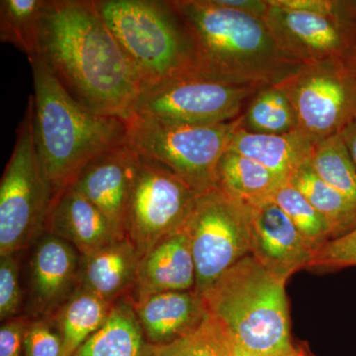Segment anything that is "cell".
<instances>
[{"label": "cell", "instance_id": "1", "mask_svg": "<svg viewBox=\"0 0 356 356\" xmlns=\"http://www.w3.org/2000/svg\"><path fill=\"white\" fill-rule=\"evenodd\" d=\"M38 60L86 108L128 118L140 83L95 0L46 2Z\"/></svg>", "mask_w": 356, "mask_h": 356}, {"label": "cell", "instance_id": "2", "mask_svg": "<svg viewBox=\"0 0 356 356\" xmlns=\"http://www.w3.org/2000/svg\"><path fill=\"white\" fill-rule=\"evenodd\" d=\"M191 40L196 76L241 86H277L301 63L287 57L264 19L215 0H172Z\"/></svg>", "mask_w": 356, "mask_h": 356}, {"label": "cell", "instance_id": "3", "mask_svg": "<svg viewBox=\"0 0 356 356\" xmlns=\"http://www.w3.org/2000/svg\"><path fill=\"white\" fill-rule=\"evenodd\" d=\"M31 65L35 144L56 197L91 161L125 143L126 124L77 102L41 60Z\"/></svg>", "mask_w": 356, "mask_h": 356}, {"label": "cell", "instance_id": "4", "mask_svg": "<svg viewBox=\"0 0 356 356\" xmlns=\"http://www.w3.org/2000/svg\"><path fill=\"white\" fill-rule=\"evenodd\" d=\"M285 285L248 254L202 298L209 315L243 350L266 356H307L292 343Z\"/></svg>", "mask_w": 356, "mask_h": 356}, {"label": "cell", "instance_id": "5", "mask_svg": "<svg viewBox=\"0 0 356 356\" xmlns=\"http://www.w3.org/2000/svg\"><path fill=\"white\" fill-rule=\"evenodd\" d=\"M138 77L140 89L195 74L191 40L170 1L95 0Z\"/></svg>", "mask_w": 356, "mask_h": 356}, {"label": "cell", "instance_id": "6", "mask_svg": "<svg viewBox=\"0 0 356 356\" xmlns=\"http://www.w3.org/2000/svg\"><path fill=\"white\" fill-rule=\"evenodd\" d=\"M125 124V143L131 149L165 165L200 194L217 188L218 165L240 121L180 125L132 115Z\"/></svg>", "mask_w": 356, "mask_h": 356}, {"label": "cell", "instance_id": "7", "mask_svg": "<svg viewBox=\"0 0 356 356\" xmlns=\"http://www.w3.org/2000/svg\"><path fill=\"white\" fill-rule=\"evenodd\" d=\"M54 198L35 144L30 96L0 184V257L16 254L36 242Z\"/></svg>", "mask_w": 356, "mask_h": 356}, {"label": "cell", "instance_id": "8", "mask_svg": "<svg viewBox=\"0 0 356 356\" xmlns=\"http://www.w3.org/2000/svg\"><path fill=\"white\" fill-rule=\"evenodd\" d=\"M259 88L196 74L172 77L142 89L129 117L180 125L229 123L240 118Z\"/></svg>", "mask_w": 356, "mask_h": 356}, {"label": "cell", "instance_id": "9", "mask_svg": "<svg viewBox=\"0 0 356 356\" xmlns=\"http://www.w3.org/2000/svg\"><path fill=\"white\" fill-rule=\"evenodd\" d=\"M184 229L195 262L194 291L199 296L250 254L247 205L218 188L197 194Z\"/></svg>", "mask_w": 356, "mask_h": 356}, {"label": "cell", "instance_id": "10", "mask_svg": "<svg viewBox=\"0 0 356 356\" xmlns=\"http://www.w3.org/2000/svg\"><path fill=\"white\" fill-rule=\"evenodd\" d=\"M277 86L295 110L299 130L312 139L339 135L356 119V76L343 58L302 64Z\"/></svg>", "mask_w": 356, "mask_h": 356}, {"label": "cell", "instance_id": "11", "mask_svg": "<svg viewBox=\"0 0 356 356\" xmlns=\"http://www.w3.org/2000/svg\"><path fill=\"white\" fill-rule=\"evenodd\" d=\"M196 197L197 193L165 165L138 154L126 235L140 259L159 241L184 228Z\"/></svg>", "mask_w": 356, "mask_h": 356}, {"label": "cell", "instance_id": "12", "mask_svg": "<svg viewBox=\"0 0 356 356\" xmlns=\"http://www.w3.org/2000/svg\"><path fill=\"white\" fill-rule=\"evenodd\" d=\"M264 21L281 51L301 64L346 58L356 49V21L290 8L268 0Z\"/></svg>", "mask_w": 356, "mask_h": 356}, {"label": "cell", "instance_id": "13", "mask_svg": "<svg viewBox=\"0 0 356 356\" xmlns=\"http://www.w3.org/2000/svg\"><path fill=\"white\" fill-rule=\"evenodd\" d=\"M250 254L276 277L287 280L313 259L314 250L271 199L245 204Z\"/></svg>", "mask_w": 356, "mask_h": 356}, {"label": "cell", "instance_id": "14", "mask_svg": "<svg viewBox=\"0 0 356 356\" xmlns=\"http://www.w3.org/2000/svg\"><path fill=\"white\" fill-rule=\"evenodd\" d=\"M81 254L70 243L44 231L30 257L33 315L50 318L79 288Z\"/></svg>", "mask_w": 356, "mask_h": 356}, {"label": "cell", "instance_id": "15", "mask_svg": "<svg viewBox=\"0 0 356 356\" xmlns=\"http://www.w3.org/2000/svg\"><path fill=\"white\" fill-rule=\"evenodd\" d=\"M137 161L138 154L123 143L91 161L72 184L102 211L121 240L127 238L129 198Z\"/></svg>", "mask_w": 356, "mask_h": 356}, {"label": "cell", "instance_id": "16", "mask_svg": "<svg viewBox=\"0 0 356 356\" xmlns=\"http://www.w3.org/2000/svg\"><path fill=\"white\" fill-rule=\"evenodd\" d=\"M196 268L184 229L165 236L142 259L131 292L133 303L163 292L195 289Z\"/></svg>", "mask_w": 356, "mask_h": 356}, {"label": "cell", "instance_id": "17", "mask_svg": "<svg viewBox=\"0 0 356 356\" xmlns=\"http://www.w3.org/2000/svg\"><path fill=\"white\" fill-rule=\"evenodd\" d=\"M44 231L74 245L81 255L121 240L102 211L72 185L54 198Z\"/></svg>", "mask_w": 356, "mask_h": 356}, {"label": "cell", "instance_id": "18", "mask_svg": "<svg viewBox=\"0 0 356 356\" xmlns=\"http://www.w3.org/2000/svg\"><path fill=\"white\" fill-rule=\"evenodd\" d=\"M134 306L145 336L156 346L194 331L209 315L202 297L194 290L159 293Z\"/></svg>", "mask_w": 356, "mask_h": 356}, {"label": "cell", "instance_id": "19", "mask_svg": "<svg viewBox=\"0 0 356 356\" xmlns=\"http://www.w3.org/2000/svg\"><path fill=\"white\" fill-rule=\"evenodd\" d=\"M139 262L137 250L127 238L115 241L81 255L79 287L114 304L132 290Z\"/></svg>", "mask_w": 356, "mask_h": 356}, {"label": "cell", "instance_id": "20", "mask_svg": "<svg viewBox=\"0 0 356 356\" xmlns=\"http://www.w3.org/2000/svg\"><path fill=\"white\" fill-rule=\"evenodd\" d=\"M317 140L297 130L281 135H264L236 129L227 151L235 152L261 163L284 179L306 163Z\"/></svg>", "mask_w": 356, "mask_h": 356}, {"label": "cell", "instance_id": "21", "mask_svg": "<svg viewBox=\"0 0 356 356\" xmlns=\"http://www.w3.org/2000/svg\"><path fill=\"white\" fill-rule=\"evenodd\" d=\"M156 346L149 343L130 297L112 305L102 327L72 356H154Z\"/></svg>", "mask_w": 356, "mask_h": 356}, {"label": "cell", "instance_id": "22", "mask_svg": "<svg viewBox=\"0 0 356 356\" xmlns=\"http://www.w3.org/2000/svg\"><path fill=\"white\" fill-rule=\"evenodd\" d=\"M284 178L235 152L227 151L217 168V188L245 204L270 199Z\"/></svg>", "mask_w": 356, "mask_h": 356}, {"label": "cell", "instance_id": "23", "mask_svg": "<svg viewBox=\"0 0 356 356\" xmlns=\"http://www.w3.org/2000/svg\"><path fill=\"white\" fill-rule=\"evenodd\" d=\"M112 305L83 288L51 316L63 341V356H72L108 318Z\"/></svg>", "mask_w": 356, "mask_h": 356}, {"label": "cell", "instance_id": "24", "mask_svg": "<svg viewBox=\"0 0 356 356\" xmlns=\"http://www.w3.org/2000/svg\"><path fill=\"white\" fill-rule=\"evenodd\" d=\"M288 180L324 218L332 240L356 228V204L318 177L308 161L300 166Z\"/></svg>", "mask_w": 356, "mask_h": 356}, {"label": "cell", "instance_id": "25", "mask_svg": "<svg viewBox=\"0 0 356 356\" xmlns=\"http://www.w3.org/2000/svg\"><path fill=\"white\" fill-rule=\"evenodd\" d=\"M238 121L240 128L250 133L281 135L299 130L295 110L277 86L259 88Z\"/></svg>", "mask_w": 356, "mask_h": 356}, {"label": "cell", "instance_id": "26", "mask_svg": "<svg viewBox=\"0 0 356 356\" xmlns=\"http://www.w3.org/2000/svg\"><path fill=\"white\" fill-rule=\"evenodd\" d=\"M46 0H1L0 39L24 53L30 63L39 58L40 35Z\"/></svg>", "mask_w": 356, "mask_h": 356}, {"label": "cell", "instance_id": "27", "mask_svg": "<svg viewBox=\"0 0 356 356\" xmlns=\"http://www.w3.org/2000/svg\"><path fill=\"white\" fill-rule=\"evenodd\" d=\"M308 165L323 181L356 204V168L341 134L317 140Z\"/></svg>", "mask_w": 356, "mask_h": 356}, {"label": "cell", "instance_id": "28", "mask_svg": "<svg viewBox=\"0 0 356 356\" xmlns=\"http://www.w3.org/2000/svg\"><path fill=\"white\" fill-rule=\"evenodd\" d=\"M270 199L289 218L314 252L332 240L331 232L324 218L289 180L283 181Z\"/></svg>", "mask_w": 356, "mask_h": 356}, {"label": "cell", "instance_id": "29", "mask_svg": "<svg viewBox=\"0 0 356 356\" xmlns=\"http://www.w3.org/2000/svg\"><path fill=\"white\" fill-rule=\"evenodd\" d=\"M231 337L211 315L194 331L172 343L156 346L154 356H233Z\"/></svg>", "mask_w": 356, "mask_h": 356}, {"label": "cell", "instance_id": "30", "mask_svg": "<svg viewBox=\"0 0 356 356\" xmlns=\"http://www.w3.org/2000/svg\"><path fill=\"white\" fill-rule=\"evenodd\" d=\"M350 266H356V228L325 243L307 268L334 270Z\"/></svg>", "mask_w": 356, "mask_h": 356}, {"label": "cell", "instance_id": "31", "mask_svg": "<svg viewBox=\"0 0 356 356\" xmlns=\"http://www.w3.org/2000/svg\"><path fill=\"white\" fill-rule=\"evenodd\" d=\"M23 356H63L62 337L53 318L30 321L25 334Z\"/></svg>", "mask_w": 356, "mask_h": 356}, {"label": "cell", "instance_id": "32", "mask_svg": "<svg viewBox=\"0 0 356 356\" xmlns=\"http://www.w3.org/2000/svg\"><path fill=\"white\" fill-rule=\"evenodd\" d=\"M19 267L15 254L0 257V318L16 317L22 303Z\"/></svg>", "mask_w": 356, "mask_h": 356}, {"label": "cell", "instance_id": "33", "mask_svg": "<svg viewBox=\"0 0 356 356\" xmlns=\"http://www.w3.org/2000/svg\"><path fill=\"white\" fill-rule=\"evenodd\" d=\"M30 321L16 316L0 327V356H23L25 334Z\"/></svg>", "mask_w": 356, "mask_h": 356}, {"label": "cell", "instance_id": "34", "mask_svg": "<svg viewBox=\"0 0 356 356\" xmlns=\"http://www.w3.org/2000/svg\"><path fill=\"white\" fill-rule=\"evenodd\" d=\"M220 6L235 9L264 19L268 10V0H215Z\"/></svg>", "mask_w": 356, "mask_h": 356}, {"label": "cell", "instance_id": "35", "mask_svg": "<svg viewBox=\"0 0 356 356\" xmlns=\"http://www.w3.org/2000/svg\"><path fill=\"white\" fill-rule=\"evenodd\" d=\"M341 135L356 168V119L343 129Z\"/></svg>", "mask_w": 356, "mask_h": 356}, {"label": "cell", "instance_id": "36", "mask_svg": "<svg viewBox=\"0 0 356 356\" xmlns=\"http://www.w3.org/2000/svg\"><path fill=\"white\" fill-rule=\"evenodd\" d=\"M344 62L346 63L348 67H350L351 72H353L356 76V49L348 58H344Z\"/></svg>", "mask_w": 356, "mask_h": 356}, {"label": "cell", "instance_id": "37", "mask_svg": "<svg viewBox=\"0 0 356 356\" xmlns=\"http://www.w3.org/2000/svg\"><path fill=\"white\" fill-rule=\"evenodd\" d=\"M233 356H266V355H257V353H250V351L243 350V348H240V346H236V344L234 343V355Z\"/></svg>", "mask_w": 356, "mask_h": 356}, {"label": "cell", "instance_id": "38", "mask_svg": "<svg viewBox=\"0 0 356 356\" xmlns=\"http://www.w3.org/2000/svg\"><path fill=\"white\" fill-rule=\"evenodd\" d=\"M307 356H309V355H307Z\"/></svg>", "mask_w": 356, "mask_h": 356}]
</instances>
